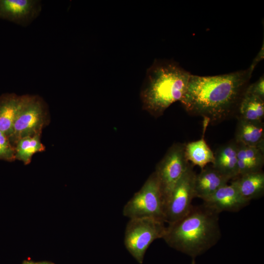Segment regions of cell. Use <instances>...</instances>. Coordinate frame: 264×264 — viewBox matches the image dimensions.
<instances>
[{"instance_id":"11","label":"cell","mask_w":264,"mask_h":264,"mask_svg":"<svg viewBox=\"0 0 264 264\" xmlns=\"http://www.w3.org/2000/svg\"><path fill=\"white\" fill-rule=\"evenodd\" d=\"M238 145L234 140L220 146L214 154L212 167L230 179L239 176Z\"/></svg>"},{"instance_id":"7","label":"cell","mask_w":264,"mask_h":264,"mask_svg":"<svg viewBox=\"0 0 264 264\" xmlns=\"http://www.w3.org/2000/svg\"><path fill=\"white\" fill-rule=\"evenodd\" d=\"M184 148L185 144L172 147L154 173L162 195L164 209L174 188L190 164L185 157Z\"/></svg>"},{"instance_id":"22","label":"cell","mask_w":264,"mask_h":264,"mask_svg":"<svg viewBox=\"0 0 264 264\" xmlns=\"http://www.w3.org/2000/svg\"><path fill=\"white\" fill-rule=\"evenodd\" d=\"M264 44L262 46L261 50L258 53L256 57L254 58L252 64L250 66L254 69H255L256 66L257 64L264 59Z\"/></svg>"},{"instance_id":"2","label":"cell","mask_w":264,"mask_h":264,"mask_svg":"<svg viewBox=\"0 0 264 264\" xmlns=\"http://www.w3.org/2000/svg\"><path fill=\"white\" fill-rule=\"evenodd\" d=\"M219 214L203 204L193 206L185 216L168 224L162 239L171 247L195 258L220 240Z\"/></svg>"},{"instance_id":"18","label":"cell","mask_w":264,"mask_h":264,"mask_svg":"<svg viewBox=\"0 0 264 264\" xmlns=\"http://www.w3.org/2000/svg\"><path fill=\"white\" fill-rule=\"evenodd\" d=\"M185 155L187 160L201 170L209 163H213L214 154L204 139V136L197 141L185 144Z\"/></svg>"},{"instance_id":"21","label":"cell","mask_w":264,"mask_h":264,"mask_svg":"<svg viewBox=\"0 0 264 264\" xmlns=\"http://www.w3.org/2000/svg\"><path fill=\"white\" fill-rule=\"evenodd\" d=\"M245 91L264 100V75L260 77L255 83L250 85L249 84Z\"/></svg>"},{"instance_id":"4","label":"cell","mask_w":264,"mask_h":264,"mask_svg":"<svg viewBox=\"0 0 264 264\" xmlns=\"http://www.w3.org/2000/svg\"><path fill=\"white\" fill-rule=\"evenodd\" d=\"M21 108L8 139L14 147L21 138L41 134L49 123V111L44 100L37 95H22Z\"/></svg>"},{"instance_id":"5","label":"cell","mask_w":264,"mask_h":264,"mask_svg":"<svg viewBox=\"0 0 264 264\" xmlns=\"http://www.w3.org/2000/svg\"><path fill=\"white\" fill-rule=\"evenodd\" d=\"M165 223L148 218L130 219L125 229L124 244L139 264L143 263L150 244L156 239H162L166 227Z\"/></svg>"},{"instance_id":"1","label":"cell","mask_w":264,"mask_h":264,"mask_svg":"<svg viewBox=\"0 0 264 264\" xmlns=\"http://www.w3.org/2000/svg\"><path fill=\"white\" fill-rule=\"evenodd\" d=\"M254 69L214 76L190 75L180 101L191 115L204 118V126L216 124L236 115Z\"/></svg>"},{"instance_id":"3","label":"cell","mask_w":264,"mask_h":264,"mask_svg":"<svg viewBox=\"0 0 264 264\" xmlns=\"http://www.w3.org/2000/svg\"><path fill=\"white\" fill-rule=\"evenodd\" d=\"M191 73L172 60H156L148 69L142 93L145 108L156 115L183 98Z\"/></svg>"},{"instance_id":"13","label":"cell","mask_w":264,"mask_h":264,"mask_svg":"<svg viewBox=\"0 0 264 264\" xmlns=\"http://www.w3.org/2000/svg\"><path fill=\"white\" fill-rule=\"evenodd\" d=\"M238 120L235 142L237 144L264 149V122Z\"/></svg>"},{"instance_id":"9","label":"cell","mask_w":264,"mask_h":264,"mask_svg":"<svg viewBox=\"0 0 264 264\" xmlns=\"http://www.w3.org/2000/svg\"><path fill=\"white\" fill-rule=\"evenodd\" d=\"M42 9L39 0H0V19L26 27L39 16Z\"/></svg>"},{"instance_id":"12","label":"cell","mask_w":264,"mask_h":264,"mask_svg":"<svg viewBox=\"0 0 264 264\" xmlns=\"http://www.w3.org/2000/svg\"><path fill=\"white\" fill-rule=\"evenodd\" d=\"M230 179L222 175L212 166L204 168L196 174L194 181L195 198L202 200L212 196Z\"/></svg>"},{"instance_id":"10","label":"cell","mask_w":264,"mask_h":264,"mask_svg":"<svg viewBox=\"0 0 264 264\" xmlns=\"http://www.w3.org/2000/svg\"><path fill=\"white\" fill-rule=\"evenodd\" d=\"M203 201V204L218 213L239 211L249 202L240 195L235 184H226Z\"/></svg>"},{"instance_id":"15","label":"cell","mask_w":264,"mask_h":264,"mask_svg":"<svg viewBox=\"0 0 264 264\" xmlns=\"http://www.w3.org/2000/svg\"><path fill=\"white\" fill-rule=\"evenodd\" d=\"M22 95L14 93L0 96V131L9 137L22 103Z\"/></svg>"},{"instance_id":"19","label":"cell","mask_w":264,"mask_h":264,"mask_svg":"<svg viewBox=\"0 0 264 264\" xmlns=\"http://www.w3.org/2000/svg\"><path fill=\"white\" fill-rule=\"evenodd\" d=\"M41 134L27 136L19 140L15 145L16 159L23 162L25 165L29 164L32 155L45 150V146L41 141Z\"/></svg>"},{"instance_id":"24","label":"cell","mask_w":264,"mask_h":264,"mask_svg":"<svg viewBox=\"0 0 264 264\" xmlns=\"http://www.w3.org/2000/svg\"><path fill=\"white\" fill-rule=\"evenodd\" d=\"M36 264H54L51 262H40L38 263H36Z\"/></svg>"},{"instance_id":"14","label":"cell","mask_w":264,"mask_h":264,"mask_svg":"<svg viewBox=\"0 0 264 264\" xmlns=\"http://www.w3.org/2000/svg\"><path fill=\"white\" fill-rule=\"evenodd\" d=\"M239 176L262 171L264 149L237 144Z\"/></svg>"},{"instance_id":"6","label":"cell","mask_w":264,"mask_h":264,"mask_svg":"<svg viewBox=\"0 0 264 264\" xmlns=\"http://www.w3.org/2000/svg\"><path fill=\"white\" fill-rule=\"evenodd\" d=\"M123 214L130 219L148 218L165 222L163 197L155 173L125 205Z\"/></svg>"},{"instance_id":"8","label":"cell","mask_w":264,"mask_h":264,"mask_svg":"<svg viewBox=\"0 0 264 264\" xmlns=\"http://www.w3.org/2000/svg\"><path fill=\"white\" fill-rule=\"evenodd\" d=\"M196 174L190 164L174 188L165 207V222H174L185 216L192 207L195 198L194 181Z\"/></svg>"},{"instance_id":"23","label":"cell","mask_w":264,"mask_h":264,"mask_svg":"<svg viewBox=\"0 0 264 264\" xmlns=\"http://www.w3.org/2000/svg\"><path fill=\"white\" fill-rule=\"evenodd\" d=\"M22 264H36V263L31 261H25Z\"/></svg>"},{"instance_id":"25","label":"cell","mask_w":264,"mask_h":264,"mask_svg":"<svg viewBox=\"0 0 264 264\" xmlns=\"http://www.w3.org/2000/svg\"><path fill=\"white\" fill-rule=\"evenodd\" d=\"M191 264H196V263H195V261H194V260H193L192 261V262L191 263Z\"/></svg>"},{"instance_id":"17","label":"cell","mask_w":264,"mask_h":264,"mask_svg":"<svg viewBox=\"0 0 264 264\" xmlns=\"http://www.w3.org/2000/svg\"><path fill=\"white\" fill-rule=\"evenodd\" d=\"M235 116L238 119L263 122L264 100L245 91L239 104Z\"/></svg>"},{"instance_id":"20","label":"cell","mask_w":264,"mask_h":264,"mask_svg":"<svg viewBox=\"0 0 264 264\" xmlns=\"http://www.w3.org/2000/svg\"><path fill=\"white\" fill-rule=\"evenodd\" d=\"M0 160L12 162L16 160L15 148L8 137L0 131Z\"/></svg>"},{"instance_id":"16","label":"cell","mask_w":264,"mask_h":264,"mask_svg":"<svg viewBox=\"0 0 264 264\" xmlns=\"http://www.w3.org/2000/svg\"><path fill=\"white\" fill-rule=\"evenodd\" d=\"M232 182L242 198L249 203L264 195V173L262 171L240 176Z\"/></svg>"}]
</instances>
